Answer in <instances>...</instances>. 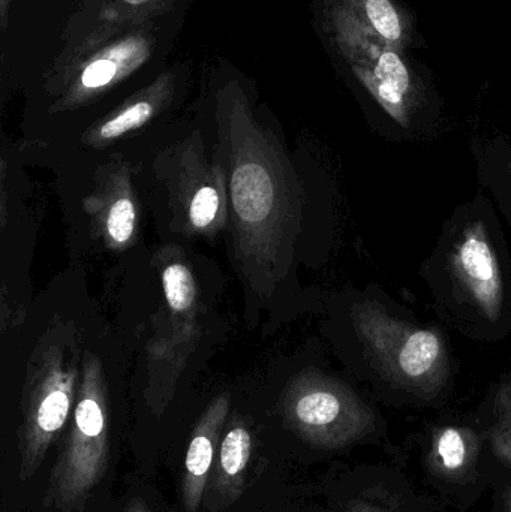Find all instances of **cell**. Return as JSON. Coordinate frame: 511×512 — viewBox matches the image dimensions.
Instances as JSON below:
<instances>
[{"mask_svg": "<svg viewBox=\"0 0 511 512\" xmlns=\"http://www.w3.org/2000/svg\"><path fill=\"white\" fill-rule=\"evenodd\" d=\"M225 147L237 259L255 286L273 285L296 215L290 165L272 138L239 117L231 120Z\"/></svg>", "mask_w": 511, "mask_h": 512, "instance_id": "cell-1", "label": "cell"}, {"mask_svg": "<svg viewBox=\"0 0 511 512\" xmlns=\"http://www.w3.org/2000/svg\"><path fill=\"white\" fill-rule=\"evenodd\" d=\"M323 14L333 59L378 116L396 128L413 131L440 114V96L422 62L344 15Z\"/></svg>", "mask_w": 511, "mask_h": 512, "instance_id": "cell-2", "label": "cell"}, {"mask_svg": "<svg viewBox=\"0 0 511 512\" xmlns=\"http://www.w3.org/2000/svg\"><path fill=\"white\" fill-rule=\"evenodd\" d=\"M111 459L110 394L98 355L86 352L74 412L54 460L42 505L81 512L104 480Z\"/></svg>", "mask_w": 511, "mask_h": 512, "instance_id": "cell-3", "label": "cell"}, {"mask_svg": "<svg viewBox=\"0 0 511 512\" xmlns=\"http://www.w3.org/2000/svg\"><path fill=\"white\" fill-rule=\"evenodd\" d=\"M81 367L74 340L56 334L42 337L27 364L17 429L18 480L27 483L41 469L77 400Z\"/></svg>", "mask_w": 511, "mask_h": 512, "instance_id": "cell-4", "label": "cell"}, {"mask_svg": "<svg viewBox=\"0 0 511 512\" xmlns=\"http://www.w3.org/2000/svg\"><path fill=\"white\" fill-rule=\"evenodd\" d=\"M353 322L369 360L393 384L422 399L440 393L449 355L438 331L393 318L374 303L354 307Z\"/></svg>", "mask_w": 511, "mask_h": 512, "instance_id": "cell-5", "label": "cell"}, {"mask_svg": "<svg viewBox=\"0 0 511 512\" xmlns=\"http://www.w3.org/2000/svg\"><path fill=\"white\" fill-rule=\"evenodd\" d=\"M284 426L320 450H341L375 429L374 411L338 379L308 369L294 376L281 397Z\"/></svg>", "mask_w": 511, "mask_h": 512, "instance_id": "cell-6", "label": "cell"}, {"mask_svg": "<svg viewBox=\"0 0 511 512\" xmlns=\"http://www.w3.org/2000/svg\"><path fill=\"white\" fill-rule=\"evenodd\" d=\"M174 177L173 197L180 224L189 234L213 236L227 224V173L222 162H209L186 147Z\"/></svg>", "mask_w": 511, "mask_h": 512, "instance_id": "cell-7", "label": "cell"}, {"mask_svg": "<svg viewBox=\"0 0 511 512\" xmlns=\"http://www.w3.org/2000/svg\"><path fill=\"white\" fill-rule=\"evenodd\" d=\"M453 271L468 297L492 321L501 315L504 283L497 252L482 225L464 231L453 251Z\"/></svg>", "mask_w": 511, "mask_h": 512, "instance_id": "cell-8", "label": "cell"}, {"mask_svg": "<svg viewBox=\"0 0 511 512\" xmlns=\"http://www.w3.org/2000/svg\"><path fill=\"white\" fill-rule=\"evenodd\" d=\"M255 454V433L251 421L233 415L227 421L216 453L204 505L218 512L239 501L248 486Z\"/></svg>", "mask_w": 511, "mask_h": 512, "instance_id": "cell-9", "label": "cell"}, {"mask_svg": "<svg viewBox=\"0 0 511 512\" xmlns=\"http://www.w3.org/2000/svg\"><path fill=\"white\" fill-rule=\"evenodd\" d=\"M230 409V393L219 394L207 405L192 430L180 480V498L186 512H198L204 504Z\"/></svg>", "mask_w": 511, "mask_h": 512, "instance_id": "cell-10", "label": "cell"}, {"mask_svg": "<svg viewBox=\"0 0 511 512\" xmlns=\"http://www.w3.org/2000/svg\"><path fill=\"white\" fill-rule=\"evenodd\" d=\"M167 328L158 331L149 343L147 357V387L144 399L153 417L161 418L176 393L177 382L188 363V357L200 337L198 325L165 322Z\"/></svg>", "mask_w": 511, "mask_h": 512, "instance_id": "cell-11", "label": "cell"}, {"mask_svg": "<svg viewBox=\"0 0 511 512\" xmlns=\"http://www.w3.org/2000/svg\"><path fill=\"white\" fill-rule=\"evenodd\" d=\"M323 11L350 18L399 50L428 47L416 11L405 0H326Z\"/></svg>", "mask_w": 511, "mask_h": 512, "instance_id": "cell-12", "label": "cell"}, {"mask_svg": "<svg viewBox=\"0 0 511 512\" xmlns=\"http://www.w3.org/2000/svg\"><path fill=\"white\" fill-rule=\"evenodd\" d=\"M86 210L98 221L108 248L131 245L137 233L138 210L128 171H111L107 183L86 201Z\"/></svg>", "mask_w": 511, "mask_h": 512, "instance_id": "cell-13", "label": "cell"}, {"mask_svg": "<svg viewBox=\"0 0 511 512\" xmlns=\"http://www.w3.org/2000/svg\"><path fill=\"white\" fill-rule=\"evenodd\" d=\"M480 439L474 430L461 426L435 427L428 454V469L444 481L462 483L476 475Z\"/></svg>", "mask_w": 511, "mask_h": 512, "instance_id": "cell-14", "label": "cell"}, {"mask_svg": "<svg viewBox=\"0 0 511 512\" xmlns=\"http://www.w3.org/2000/svg\"><path fill=\"white\" fill-rule=\"evenodd\" d=\"M146 48L143 39H126L90 60L75 80L68 101L71 104L83 102L84 99L92 98L113 86L132 68L138 66L146 56Z\"/></svg>", "mask_w": 511, "mask_h": 512, "instance_id": "cell-15", "label": "cell"}, {"mask_svg": "<svg viewBox=\"0 0 511 512\" xmlns=\"http://www.w3.org/2000/svg\"><path fill=\"white\" fill-rule=\"evenodd\" d=\"M161 259V282L171 324L188 327L197 324L198 291L194 274L182 251L165 248Z\"/></svg>", "mask_w": 511, "mask_h": 512, "instance_id": "cell-16", "label": "cell"}, {"mask_svg": "<svg viewBox=\"0 0 511 512\" xmlns=\"http://www.w3.org/2000/svg\"><path fill=\"white\" fill-rule=\"evenodd\" d=\"M159 102L155 96L137 99L131 104L125 105L122 110L90 129L86 135V141L92 146H104L110 141L123 137L128 132L135 131L146 125L158 111Z\"/></svg>", "mask_w": 511, "mask_h": 512, "instance_id": "cell-17", "label": "cell"}, {"mask_svg": "<svg viewBox=\"0 0 511 512\" xmlns=\"http://www.w3.org/2000/svg\"><path fill=\"white\" fill-rule=\"evenodd\" d=\"M488 441L495 456L511 469V411L501 408L497 423L489 429Z\"/></svg>", "mask_w": 511, "mask_h": 512, "instance_id": "cell-18", "label": "cell"}, {"mask_svg": "<svg viewBox=\"0 0 511 512\" xmlns=\"http://www.w3.org/2000/svg\"><path fill=\"white\" fill-rule=\"evenodd\" d=\"M347 512H393L386 510V508L378 507V505L371 504L368 501H362V499H356L348 504Z\"/></svg>", "mask_w": 511, "mask_h": 512, "instance_id": "cell-19", "label": "cell"}, {"mask_svg": "<svg viewBox=\"0 0 511 512\" xmlns=\"http://www.w3.org/2000/svg\"><path fill=\"white\" fill-rule=\"evenodd\" d=\"M123 512H153L150 510L149 505L144 499L141 498H132L131 501L126 504L125 510Z\"/></svg>", "mask_w": 511, "mask_h": 512, "instance_id": "cell-20", "label": "cell"}, {"mask_svg": "<svg viewBox=\"0 0 511 512\" xmlns=\"http://www.w3.org/2000/svg\"><path fill=\"white\" fill-rule=\"evenodd\" d=\"M504 508H506V512H511V486L504 493Z\"/></svg>", "mask_w": 511, "mask_h": 512, "instance_id": "cell-21", "label": "cell"}, {"mask_svg": "<svg viewBox=\"0 0 511 512\" xmlns=\"http://www.w3.org/2000/svg\"><path fill=\"white\" fill-rule=\"evenodd\" d=\"M129 5H141V3L147 2V0H125Z\"/></svg>", "mask_w": 511, "mask_h": 512, "instance_id": "cell-22", "label": "cell"}]
</instances>
